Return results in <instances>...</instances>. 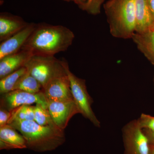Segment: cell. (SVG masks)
Instances as JSON below:
<instances>
[{
  "label": "cell",
  "mask_w": 154,
  "mask_h": 154,
  "mask_svg": "<svg viewBox=\"0 0 154 154\" xmlns=\"http://www.w3.org/2000/svg\"><path fill=\"white\" fill-rule=\"evenodd\" d=\"M75 37L73 32L65 26L38 23L22 49L32 55L54 56L68 49Z\"/></svg>",
  "instance_id": "1"
},
{
  "label": "cell",
  "mask_w": 154,
  "mask_h": 154,
  "mask_svg": "<svg viewBox=\"0 0 154 154\" xmlns=\"http://www.w3.org/2000/svg\"><path fill=\"white\" fill-rule=\"evenodd\" d=\"M8 125L25 138L27 149L36 152L51 151L66 141L64 131L57 126H43L35 121L11 119Z\"/></svg>",
  "instance_id": "2"
},
{
  "label": "cell",
  "mask_w": 154,
  "mask_h": 154,
  "mask_svg": "<svg viewBox=\"0 0 154 154\" xmlns=\"http://www.w3.org/2000/svg\"><path fill=\"white\" fill-rule=\"evenodd\" d=\"M104 8L111 35L123 39L132 38L135 33V0H109Z\"/></svg>",
  "instance_id": "3"
},
{
  "label": "cell",
  "mask_w": 154,
  "mask_h": 154,
  "mask_svg": "<svg viewBox=\"0 0 154 154\" xmlns=\"http://www.w3.org/2000/svg\"><path fill=\"white\" fill-rule=\"evenodd\" d=\"M61 60L68 76L72 95L79 113L85 118L89 119L95 126L99 127L100 122L92 109L93 99L87 90L85 81L78 78L71 71L68 63L65 60L62 59Z\"/></svg>",
  "instance_id": "4"
},
{
  "label": "cell",
  "mask_w": 154,
  "mask_h": 154,
  "mask_svg": "<svg viewBox=\"0 0 154 154\" xmlns=\"http://www.w3.org/2000/svg\"><path fill=\"white\" fill-rule=\"evenodd\" d=\"M25 67L41 84L42 88L54 78L65 72L61 60L54 56H32Z\"/></svg>",
  "instance_id": "5"
},
{
  "label": "cell",
  "mask_w": 154,
  "mask_h": 154,
  "mask_svg": "<svg viewBox=\"0 0 154 154\" xmlns=\"http://www.w3.org/2000/svg\"><path fill=\"white\" fill-rule=\"evenodd\" d=\"M124 154H149L148 139L137 119L132 120L122 128Z\"/></svg>",
  "instance_id": "6"
},
{
  "label": "cell",
  "mask_w": 154,
  "mask_h": 154,
  "mask_svg": "<svg viewBox=\"0 0 154 154\" xmlns=\"http://www.w3.org/2000/svg\"><path fill=\"white\" fill-rule=\"evenodd\" d=\"M1 96V108L12 112L16 108L24 105L35 103L47 109L48 102L42 91L37 94H31L20 90H15L2 94Z\"/></svg>",
  "instance_id": "7"
},
{
  "label": "cell",
  "mask_w": 154,
  "mask_h": 154,
  "mask_svg": "<svg viewBox=\"0 0 154 154\" xmlns=\"http://www.w3.org/2000/svg\"><path fill=\"white\" fill-rule=\"evenodd\" d=\"M42 92L48 102L74 100L70 82L66 71L64 73L51 80L43 88Z\"/></svg>",
  "instance_id": "8"
},
{
  "label": "cell",
  "mask_w": 154,
  "mask_h": 154,
  "mask_svg": "<svg viewBox=\"0 0 154 154\" xmlns=\"http://www.w3.org/2000/svg\"><path fill=\"white\" fill-rule=\"evenodd\" d=\"M48 110L56 125L60 129L66 128L74 116L80 113L74 100L48 102Z\"/></svg>",
  "instance_id": "9"
},
{
  "label": "cell",
  "mask_w": 154,
  "mask_h": 154,
  "mask_svg": "<svg viewBox=\"0 0 154 154\" xmlns=\"http://www.w3.org/2000/svg\"><path fill=\"white\" fill-rule=\"evenodd\" d=\"M36 24L30 23L24 29L1 42L0 60L21 50L35 29Z\"/></svg>",
  "instance_id": "10"
},
{
  "label": "cell",
  "mask_w": 154,
  "mask_h": 154,
  "mask_svg": "<svg viewBox=\"0 0 154 154\" xmlns=\"http://www.w3.org/2000/svg\"><path fill=\"white\" fill-rule=\"evenodd\" d=\"M32 56L29 51L21 49L0 60V79L25 67Z\"/></svg>",
  "instance_id": "11"
},
{
  "label": "cell",
  "mask_w": 154,
  "mask_h": 154,
  "mask_svg": "<svg viewBox=\"0 0 154 154\" xmlns=\"http://www.w3.org/2000/svg\"><path fill=\"white\" fill-rule=\"evenodd\" d=\"M135 33H142L154 28V20L147 0H135Z\"/></svg>",
  "instance_id": "12"
},
{
  "label": "cell",
  "mask_w": 154,
  "mask_h": 154,
  "mask_svg": "<svg viewBox=\"0 0 154 154\" xmlns=\"http://www.w3.org/2000/svg\"><path fill=\"white\" fill-rule=\"evenodd\" d=\"M29 23L22 18L11 14L0 15V42L5 41L24 29Z\"/></svg>",
  "instance_id": "13"
},
{
  "label": "cell",
  "mask_w": 154,
  "mask_h": 154,
  "mask_svg": "<svg viewBox=\"0 0 154 154\" xmlns=\"http://www.w3.org/2000/svg\"><path fill=\"white\" fill-rule=\"evenodd\" d=\"M27 149L25 138L14 128L7 125L0 128V149Z\"/></svg>",
  "instance_id": "14"
},
{
  "label": "cell",
  "mask_w": 154,
  "mask_h": 154,
  "mask_svg": "<svg viewBox=\"0 0 154 154\" xmlns=\"http://www.w3.org/2000/svg\"><path fill=\"white\" fill-rule=\"evenodd\" d=\"M131 38L140 51L154 64V28L144 33H135Z\"/></svg>",
  "instance_id": "15"
},
{
  "label": "cell",
  "mask_w": 154,
  "mask_h": 154,
  "mask_svg": "<svg viewBox=\"0 0 154 154\" xmlns=\"http://www.w3.org/2000/svg\"><path fill=\"white\" fill-rule=\"evenodd\" d=\"M42 86L38 80L27 71L19 79L13 91L20 90L31 94H37L42 92Z\"/></svg>",
  "instance_id": "16"
},
{
  "label": "cell",
  "mask_w": 154,
  "mask_h": 154,
  "mask_svg": "<svg viewBox=\"0 0 154 154\" xmlns=\"http://www.w3.org/2000/svg\"><path fill=\"white\" fill-rule=\"evenodd\" d=\"M27 71L25 67L11 73L0 79V94L1 95L13 91L14 87L21 77Z\"/></svg>",
  "instance_id": "17"
},
{
  "label": "cell",
  "mask_w": 154,
  "mask_h": 154,
  "mask_svg": "<svg viewBox=\"0 0 154 154\" xmlns=\"http://www.w3.org/2000/svg\"><path fill=\"white\" fill-rule=\"evenodd\" d=\"M105 0H72L80 9L93 15H98Z\"/></svg>",
  "instance_id": "18"
},
{
  "label": "cell",
  "mask_w": 154,
  "mask_h": 154,
  "mask_svg": "<svg viewBox=\"0 0 154 154\" xmlns=\"http://www.w3.org/2000/svg\"><path fill=\"white\" fill-rule=\"evenodd\" d=\"M35 121L43 126H57L54 122L48 110L39 104L34 107Z\"/></svg>",
  "instance_id": "19"
},
{
  "label": "cell",
  "mask_w": 154,
  "mask_h": 154,
  "mask_svg": "<svg viewBox=\"0 0 154 154\" xmlns=\"http://www.w3.org/2000/svg\"><path fill=\"white\" fill-rule=\"evenodd\" d=\"M137 121L142 129L154 131V116L142 113Z\"/></svg>",
  "instance_id": "20"
},
{
  "label": "cell",
  "mask_w": 154,
  "mask_h": 154,
  "mask_svg": "<svg viewBox=\"0 0 154 154\" xmlns=\"http://www.w3.org/2000/svg\"><path fill=\"white\" fill-rule=\"evenodd\" d=\"M12 112L3 108L0 109V128L8 125V122L12 116Z\"/></svg>",
  "instance_id": "21"
},
{
  "label": "cell",
  "mask_w": 154,
  "mask_h": 154,
  "mask_svg": "<svg viewBox=\"0 0 154 154\" xmlns=\"http://www.w3.org/2000/svg\"><path fill=\"white\" fill-rule=\"evenodd\" d=\"M34 107L35 106H31L30 105H24L25 120L28 121H35Z\"/></svg>",
  "instance_id": "22"
},
{
  "label": "cell",
  "mask_w": 154,
  "mask_h": 154,
  "mask_svg": "<svg viewBox=\"0 0 154 154\" xmlns=\"http://www.w3.org/2000/svg\"><path fill=\"white\" fill-rule=\"evenodd\" d=\"M144 133L148 139L149 145H154V131H151L146 129H142Z\"/></svg>",
  "instance_id": "23"
},
{
  "label": "cell",
  "mask_w": 154,
  "mask_h": 154,
  "mask_svg": "<svg viewBox=\"0 0 154 154\" xmlns=\"http://www.w3.org/2000/svg\"><path fill=\"white\" fill-rule=\"evenodd\" d=\"M147 2L154 20V0H147Z\"/></svg>",
  "instance_id": "24"
},
{
  "label": "cell",
  "mask_w": 154,
  "mask_h": 154,
  "mask_svg": "<svg viewBox=\"0 0 154 154\" xmlns=\"http://www.w3.org/2000/svg\"><path fill=\"white\" fill-rule=\"evenodd\" d=\"M150 145V153L149 154H154V145Z\"/></svg>",
  "instance_id": "25"
},
{
  "label": "cell",
  "mask_w": 154,
  "mask_h": 154,
  "mask_svg": "<svg viewBox=\"0 0 154 154\" xmlns=\"http://www.w3.org/2000/svg\"><path fill=\"white\" fill-rule=\"evenodd\" d=\"M63 1H66V2H70V1H72V0H63Z\"/></svg>",
  "instance_id": "26"
},
{
  "label": "cell",
  "mask_w": 154,
  "mask_h": 154,
  "mask_svg": "<svg viewBox=\"0 0 154 154\" xmlns=\"http://www.w3.org/2000/svg\"><path fill=\"white\" fill-rule=\"evenodd\" d=\"M3 0H1V2H2V1Z\"/></svg>",
  "instance_id": "27"
}]
</instances>
